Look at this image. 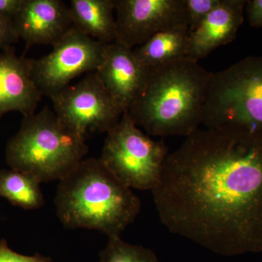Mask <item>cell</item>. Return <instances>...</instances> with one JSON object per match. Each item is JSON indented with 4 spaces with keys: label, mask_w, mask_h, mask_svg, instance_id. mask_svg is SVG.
I'll return each instance as SVG.
<instances>
[{
    "label": "cell",
    "mask_w": 262,
    "mask_h": 262,
    "mask_svg": "<svg viewBox=\"0 0 262 262\" xmlns=\"http://www.w3.org/2000/svg\"><path fill=\"white\" fill-rule=\"evenodd\" d=\"M189 27H177L157 33L134 53L141 64L154 68L187 58L189 46Z\"/></svg>",
    "instance_id": "obj_15"
},
{
    "label": "cell",
    "mask_w": 262,
    "mask_h": 262,
    "mask_svg": "<svg viewBox=\"0 0 262 262\" xmlns=\"http://www.w3.org/2000/svg\"><path fill=\"white\" fill-rule=\"evenodd\" d=\"M57 215L67 228L120 236L135 221L141 201L98 158L84 159L59 181L54 200Z\"/></svg>",
    "instance_id": "obj_3"
},
{
    "label": "cell",
    "mask_w": 262,
    "mask_h": 262,
    "mask_svg": "<svg viewBox=\"0 0 262 262\" xmlns=\"http://www.w3.org/2000/svg\"><path fill=\"white\" fill-rule=\"evenodd\" d=\"M0 262H53L51 258L37 253L34 256H26L15 252L8 246L5 239L0 241Z\"/></svg>",
    "instance_id": "obj_19"
},
{
    "label": "cell",
    "mask_w": 262,
    "mask_h": 262,
    "mask_svg": "<svg viewBox=\"0 0 262 262\" xmlns=\"http://www.w3.org/2000/svg\"><path fill=\"white\" fill-rule=\"evenodd\" d=\"M85 141L46 106L24 117L7 144L5 160L10 168L30 174L41 184L60 181L85 159Z\"/></svg>",
    "instance_id": "obj_4"
},
{
    "label": "cell",
    "mask_w": 262,
    "mask_h": 262,
    "mask_svg": "<svg viewBox=\"0 0 262 262\" xmlns=\"http://www.w3.org/2000/svg\"><path fill=\"white\" fill-rule=\"evenodd\" d=\"M13 24L27 48L53 46L73 27L70 7L61 0H25Z\"/></svg>",
    "instance_id": "obj_11"
},
{
    "label": "cell",
    "mask_w": 262,
    "mask_h": 262,
    "mask_svg": "<svg viewBox=\"0 0 262 262\" xmlns=\"http://www.w3.org/2000/svg\"><path fill=\"white\" fill-rule=\"evenodd\" d=\"M202 125L262 129V56L248 57L213 73Z\"/></svg>",
    "instance_id": "obj_5"
},
{
    "label": "cell",
    "mask_w": 262,
    "mask_h": 262,
    "mask_svg": "<svg viewBox=\"0 0 262 262\" xmlns=\"http://www.w3.org/2000/svg\"><path fill=\"white\" fill-rule=\"evenodd\" d=\"M25 0H0V15L14 20L23 7Z\"/></svg>",
    "instance_id": "obj_22"
},
{
    "label": "cell",
    "mask_w": 262,
    "mask_h": 262,
    "mask_svg": "<svg viewBox=\"0 0 262 262\" xmlns=\"http://www.w3.org/2000/svg\"><path fill=\"white\" fill-rule=\"evenodd\" d=\"M116 39L131 49L177 27H187L185 0H115Z\"/></svg>",
    "instance_id": "obj_9"
},
{
    "label": "cell",
    "mask_w": 262,
    "mask_h": 262,
    "mask_svg": "<svg viewBox=\"0 0 262 262\" xmlns=\"http://www.w3.org/2000/svg\"><path fill=\"white\" fill-rule=\"evenodd\" d=\"M100 262H160L154 251L125 242L120 236L108 237Z\"/></svg>",
    "instance_id": "obj_17"
},
{
    "label": "cell",
    "mask_w": 262,
    "mask_h": 262,
    "mask_svg": "<svg viewBox=\"0 0 262 262\" xmlns=\"http://www.w3.org/2000/svg\"><path fill=\"white\" fill-rule=\"evenodd\" d=\"M213 72L188 58L149 69L128 114L149 135L187 137L202 125Z\"/></svg>",
    "instance_id": "obj_2"
},
{
    "label": "cell",
    "mask_w": 262,
    "mask_h": 262,
    "mask_svg": "<svg viewBox=\"0 0 262 262\" xmlns=\"http://www.w3.org/2000/svg\"><path fill=\"white\" fill-rule=\"evenodd\" d=\"M19 39L13 20L0 15V52L13 47Z\"/></svg>",
    "instance_id": "obj_20"
},
{
    "label": "cell",
    "mask_w": 262,
    "mask_h": 262,
    "mask_svg": "<svg viewBox=\"0 0 262 262\" xmlns=\"http://www.w3.org/2000/svg\"><path fill=\"white\" fill-rule=\"evenodd\" d=\"M58 118L76 134L86 139L93 133H107L124 115L96 72L51 96Z\"/></svg>",
    "instance_id": "obj_8"
},
{
    "label": "cell",
    "mask_w": 262,
    "mask_h": 262,
    "mask_svg": "<svg viewBox=\"0 0 262 262\" xmlns=\"http://www.w3.org/2000/svg\"><path fill=\"white\" fill-rule=\"evenodd\" d=\"M73 27L95 40L110 44L116 39L115 0H71Z\"/></svg>",
    "instance_id": "obj_14"
},
{
    "label": "cell",
    "mask_w": 262,
    "mask_h": 262,
    "mask_svg": "<svg viewBox=\"0 0 262 262\" xmlns=\"http://www.w3.org/2000/svg\"><path fill=\"white\" fill-rule=\"evenodd\" d=\"M149 71L137 59L134 49L114 42L106 46L96 73L125 114L128 113L142 91Z\"/></svg>",
    "instance_id": "obj_10"
},
{
    "label": "cell",
    "mask_w": 262,
    "mask_h": 262,
    "mask_svg": "<svg viewBox=\"0 0 262 262\" xmlns=\"http://www.w3.org/2000/svg\"><path fill=\"white\" fill-rule=\"evenodd\" d=\"M42 95L32 75V59L18 56L13 47L0 52V119L10 112L35 114Z\"/></svg>",
    "instance_id": "obj_12"
},
{
    "label": "cell",
    "mask_w": 262,
    "mask_h": 262,
    "mask_svg": "<svg viewBox=\"0 0 262 262\" xmlns=\"http://www.w3.org/2000/svg\"><path fill=\"white\" fill-rule=\"evenodd\" d=\"M168 148L146 135L128 114L108 131L99 159L130 189L152 191L159 184Z\"/></svg>",
    "instance_id": "obj_6"
},
{
    "label": "cell",
    "mask_w": 262,
    "mask_h": 262,
    "mask_svg": "<svg viewBox=\"0 0 262 262\" xmlns=\"http://www.w3.org/2000/svg\"><path fill=\"white\" fill-rule=\"evenodd\" d=\"M80 32L75 27L53 46V51L32 59L34 83L42 96L51 98L84 73L96 72L106 46Z\"/></svg>",
    "instance_id": "obj_7"
},
{
    "label": "cell",
    "mask_w": 262,
    "mask_h": 262,
    "mask_svg": "<svg viewBox=\"0 0 262 262\" xmlns=\"http://www.w3.org/2000/svg\"><path fill=\"white\" fill-rule=\"evenodd\" d=\"M246 0H220V4L189 34L187 58L199 61L237 37L244 20Z\"/></svg>",
    "instance_id": "obj_13"
},
{
    "label": "cell",
    "mask_w": 262,
    "mask_h": 262,
    "mask_svg": "<svg viewBox=\"0 0 262 262\" xmlns=\"http://www.w3.org/2000/svg\"><path fill=\"white\" fill-rule=\"evenodd\" d=\"M0 196L26 210L41 208L46 203L41 183L30 174L12 168L0 170Z\"/></svg>",
    "instance_id": "obj_16"
},
{
    "label": "cell",
    "mask_w": 262,
    "mask_h": 262,
    "mask_svg": "<svg viewBox=\"0 0 262 262\" xmlns=\"http://www.w3.org/2000/svg\"><path fill=\"white\" fill-rule=\"evenodd\" d=\"M246 8L250 25L262 27V0L247 1Z\"/></svg>",
    "instance_id": "obj_21"
},
{
    "label": "cell",
    "mask_w": 262,
    "mask_h": 262,
    "mask_svg": "<svg viewBox=\"0 0 262 262\" xmlns=\"http://www.w3.org/2000/svg\"><path fill=\"white\" fill-rule=\"evenodd\" d=\"M220 3V0H185L189 31L194 30Z\"/></svg>",
    "instance_id": "obj_18"
},
{
    "label": "cell",
    "mask_w": 262,
    "mask_h": 262,
    "mask_svg": "<svg viewBox=\"0 0 262 262\" xmlns=\"http://www.w3.org/2000/svg\"><path fill=\"white\" fill-rule=\"evenodd\" d=\"M169 232L217 254L262 252V129H198L151 191Z\"/></svg>",
    "instance_id": "obj_1"
}]
</instances>
